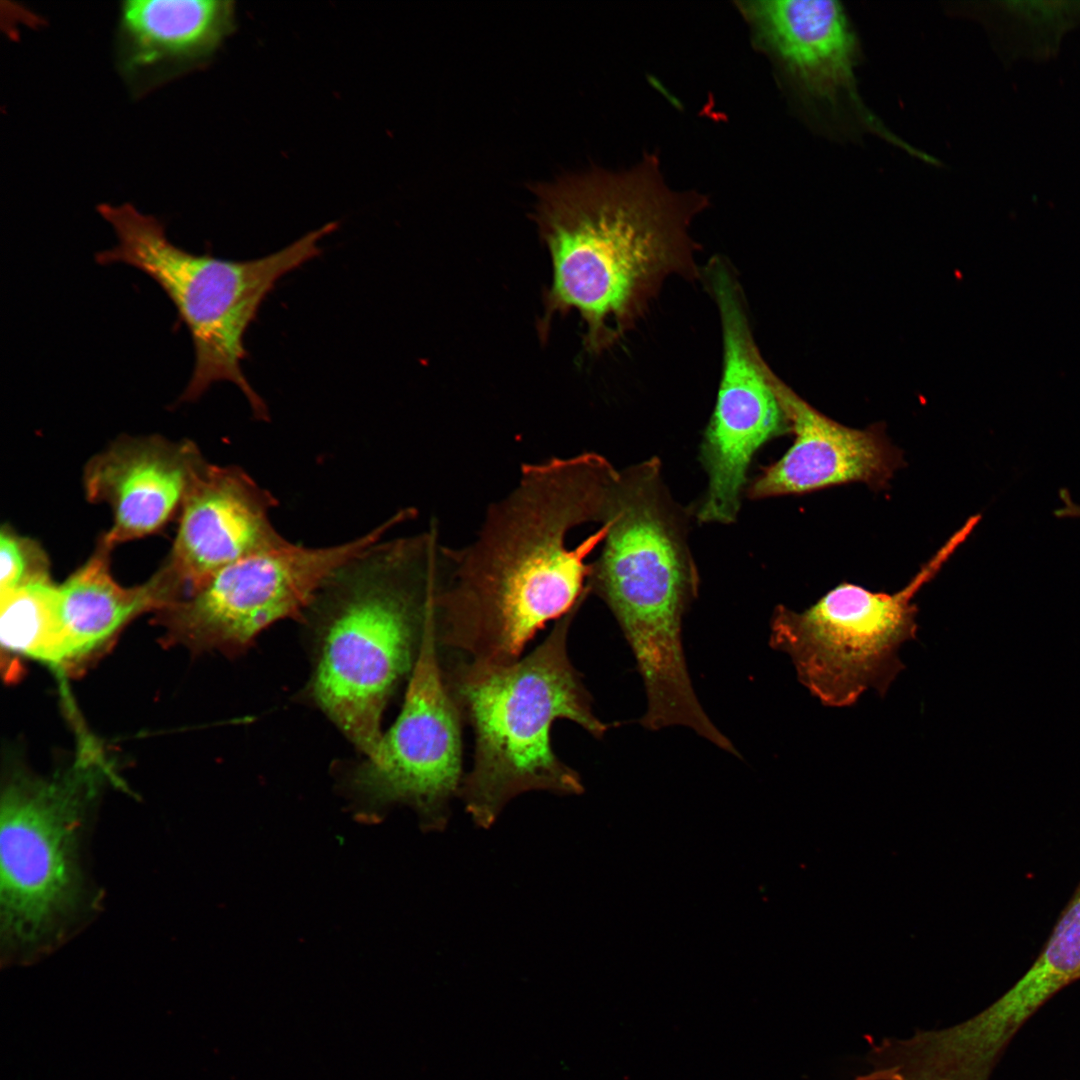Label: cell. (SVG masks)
<instances>
[{"label": "cell", "instance_id": "obj_1", "mask_svg": "<svg viewBox=\"0 0 1080 1080\" xmlns=\"http://www.w3.org/2000/svg\"><path fill=\"white\" fill-rule=\"evenodd\" d=\"M618 478L594 452L522 464L515 487L488 506L476 538L451 548L441 641L474 664H511L546 623L581 606L589 594L586 560L607 536Z\"/></svg>", "mask_w": 1080, "mask_h": 1080}, {"label": "cell", "instance_id": "obj_20", "mask_svg": "<svg viewBox=\"0 0 1080 1080\" xmlns=\"http://www.w3.org/2000/svg\"><path fill=\"white\" fill-rule=\"evenodd\" d=\"M991 5L986 9L993 16L990 29L1007 62L1054 56L1065 34L1080 25V1H1002Z\"/></svg>", "mask_w": 1080, "mask_h": 1080}, {"label": "cell", "instance_id": "obj_16", "mask_svg": "<svg viewBox=\"0 0 1080 1080\" xmlns=\"http://www.w3.org/2000/svg\"><path fill=\"white\" fill-rule=\"evenodd\" d=\"M234 21V2L228 0L125 1L117 30L120 71L144 91L205 63Z\"/></svg>", "mask_w": 1080, "mask_h": 1080}, {"label": "cell", "instance_id": "obj_10", "mask_svg": "<svg viewBox=\"0 0 1080 1080\" xmlns=\"http://www.w3.org/2000/svg\"><path fill=\"white\" fill-rule=\"evenodd\" d=\"M438 601L427 607L400 714L357 777L376 800L413 807L425 831L446 827L464 778L460 709L437 652Z\"/></svg>", "mask_w": 1080, "mask_h": 1080}, {"label": "cell", "instance_id": "obj_8", "mask_svg": "<svg viewBox=\"0 0 1080 1080\" xmlns=\"http://www.w3.org/2000/svg\"><path fill=\"white\" fill-rule=\"evenodd\" d=\"M971 516L901 590L840 583L807 609L777 606L770 645L790 656L799 682L824 706L849 707L868 689L884 697L905 668L899 649L916 639L917 592L979 523Z\"/></svg>", "mask_w": 1080, "mask_h": 1080}, {"label": "cell", "instance_id": "obj_4", "mask_svg": "<svg viewBox=\"0 0 1080 1080\" xmlns=\"http://www.w3.org/2000/svg\"><path fill=\"white\" fill-rule=\"evenodd\" d=\"M605 522L587 587L611 610L636 659L647 698L640 723L649 730L685 726L707 737L715 725L694 691L682 644L698 576L657 459L619 473Z\"/></svg>", "mask_w": 1080, "mask_h": 1080}, {"label": "cell", "instance_id": "obj_9", "mask_svg": "<svg viewBox=\"0 0 1080 1080\" xmlns=\"http://www.w3.org/2000/svg\"><path fill=\"white\" fill-rule=\"evenodd\" d=\"M412 519L404 508L369 532L344 543L289 544L240 559L193 593L156 613L168 640L197 650L239 651L262 630L302 616L342 564Z\"/></svg>", "mask_w": 1080, "mask_h": 1080}, {"label": "cell", "instance_id": "obj_14", "mask_svg": "<svg viewBox=\"0 0 1080 1080\" xmlns=\"http://www.w3.org/2000/svg\"><path fill=\"white\" fill-rule=\"evenodd\" d=\"M773 385L795 440L750 485V498L802 494L852 482L874 488L887 484L901 456L879 427L844 426L813 408L775 374Z\"/></svg>", "mask_w": 1080, "mask_h": 1080}, {"label": "cell", "instance_id": "obj_21", "mask_svg": "<svg viewBox=\"0 0 1080 1080\" xmlns=\"http://www.w3.org/2000/svg\"><path fill=\"white\" fill-rule=\"evenodd\" d=\"M49 579V561L41 546L9 526H3L0 534V593Z\"/></svg>", "mask_w": 1080, "mask_h": 1080}, {"label": "cell", "instance_id": "obj_19", "mask_svg": "<svg viewBox=\"0 0 1080 1080\" xmlns=\"http://www.w3.org/2000/svg\"><path fill=\"white\" fill-rule=\"evenodd\" d=\"M1080 980V880L1033 964L1001 996L1016 1023H1026L1053 996Z\"/></svg>", "mask_w": 1080, "mask_h": 1080}, {"label": "cell", "instance_id": "obj_6", "mask_svg": "<svg viewBox=\"0 0 1080 1080\" xmlns=\"http://www.w3.org/2000/svg\"><path fill=\"white\" fill-rule=\"evenodd\" d=\"M100 215L113 227L117 245L96 254L101 265L123 263L151 277L177 309L192 338L195 363L179 402L199 399L219 381L235 384L253 415L269 420L265 401L251 387L241 363L244 335L277 281L320 254L319 241L336 222L311 231L285 248L257 259L227 260L194 254L173 244L164 225L129 203L101 204Z\"/></svg>", "mask_w": 1080, "mask_h": 1080}, {"label": "cell", "instance_id": "obj_7", "mask_svg": "<svg viewBox=\"0 0 1080 1080\" xmlns=\"http://www.w3.org/2000/svg\"><path fill=\"white\" fill-rule=\"evenodd\" d=\"M93 742L67 768L43 777L14 772L1 793V943L30 959L64 938L86 912L82 842L86 816L109 768Z\"/></svg>", "mask_w": 1080, "mask_h": 1080}, {"label": "cell", "instance_id": "obj_3", "mask_svg": "<svg viewBox=\"0 0 1080 1080\" xmlns=\"http://www.w3.org/2000/svg\"><path fill=\"white\" fill-rule=\"evenodd\" d=\"M450 567V547L433 521L420 533L369 546L339 566L316 596L329 617L314 697L368 760L383 737L388 698L412 666L414 632Z\"/></svg>", "mask_w": 1080, "mask_h": 1080}, {"label": "cell", "instance_id": "obj_5", "mask_svg": "<svg viewBox=\"0 0 1080 1080\" xmlns=\"http://www.w3.org/2000/svg\"><path fill=\"white\" fill-rule=\"evenodd\" d=\"M579 608L558 619L529 655L506 665L469 663L455 674L452 694L470 721L475 744L459 795L478 827L493 825L522 793L584 791L578 773L559 759L551 742L553 723L560 719L596 738L609 728L594 714L568 656L569 628Z\"/></svg>", "mask_w": 1080, "mask_h": 1080}, {"label": "cell", "instance_id": "obj_12", "mask_svg": "<svg viewBox=\"0 0 1080 1080\" xmlns=\"http://www.w3.org/2000/svg\"><path fill=\"white\" fill-rule=\"evenodd\" d=\"M742 9L803 98L824 119V129L873 133L915 154L866 107L858 93V40L839 2L753 1L743 3Z\"/></svg>", "mask_w": 1080, "mask_h": 1080}, {"label": "cell", "instance_id": "obj_17", "mask_svg": "<svg viewBox=\"0 0 1080 1080\" xmlns=\"http://www.w3.org/2000/svg\"><path fill=\"white\" fill-rule=\"evenodd\" d=\"M112 547L102 537L89 559L57 585L58 669L78 674L108 649L128 623L183 597L161 566L145 583L124 587L110 568Z\"/></svg>", "mask_w": 1080, "mask_h": 1080}, {"label": "cell", "instance_id": "obj_13", "mask_svg": "<svg viewBox=\"0 0 1080 1080\" xmlns=\"http://www.w3.org/2000/svg\"><path fill=\"white\" fill-rule=\"evenodd\" d=\"M273 494L236 465L195 466L180 508L177 534L162 566L184 597L224 567L291 541L273 525Z\"/></svg>", "mask_w": 1080, "mask_h": 1080}, {"label": "cell", "instance_id": "obj_11", "mask_svg": "<svg viewBox=\"0 0 1080 1080\" xmlns=\"http://www.w3.org/2000/svg\"><path fill=\"white\" fill-rule=\"evenodd\" d=\"M715 302L723 363L716 405L701 448L709 485L697 516L702 523L727 524L737 517L754 453L791 429L774 389V373L755 345L743 295L727 290Z\"/></svg>", "mask_w": 1080, "mask_h": 1080}, {"label": "cell", "instance_id": "obj_15", "mask_svg": "<svg viewBox=\"0 0 1080 1080\" xmlns=\"http://www.w3.org/2000/svg\"><path fill=\"white\" fill-rule=\"evenodd\" d=\"M202 457L193 442L158 435L121 438L94 456L84 471L85 493L113 513V524L102 539L114 548L159 531L180 512Z\"/></svg>", "mask_w": 1080, "mask_h": 1080}, {"label": "cell", "instance_id": "obj_18", "mask_svg": "<svg viewBox=\"0 0 1080 1080\" xmlns=\"http://www.w3.org/2000/svg\"><path fill=\"white\" fill-rule=\"evenodd\" d=\"M0 641L3 673L8 680L20 672V658L57 668V585L51 579L0 593Z\"/></svg>", "mask_w": 1080, "mask_h": 1080}, {"label": "cell", "instance_id": "obj_2", "mask_svg": "<svg viewBox=\"0 0 1080 1080\" xmlns=\"http://www.w3.org/2000/svg\"><path fill=\"white\" fill-rule=\"evenodd\" d=\"M650 168L591 171L535 187L536 222L552 265L542 340L556 314L575 310L586 350L600 353L632 327L669 276L699 275L688 227L703 201L671 193Z\"/></svg>", "mask_w": 1080, "mask_h": 1080}]
</instances>
